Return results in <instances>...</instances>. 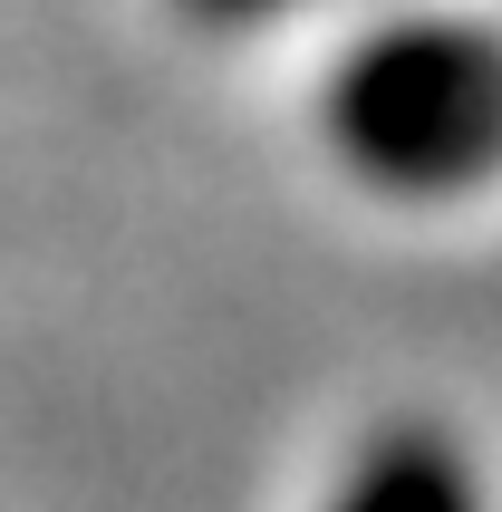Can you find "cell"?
<instances>
[{
  "mask_svg": "<svg viewBox=\"0 0 502 512\" xmlns=\"http://www.w3.org/2000/svg\"><path fill=\"white\" fill-rule=\"evenodd\" d=\"M203 29H251V20H280V10H309V0H184Z\"/></svg>",
  "mask_w": 502,
  "mask_h": 512,
  "instance_id": "obj_3",
  "label": "cell"
},
{
  "mask_svg": "<svg viewBox=\"0 0 502 512\" xmlns=\"http://www.w3.org/2000/svg\"><path fill=\"white\" fill-rule=\"evenodd\" d=\"M338 165L367 194L454 203L502 174V20L483 10H396L338 49L319 87Z\"/></svg>",
  "mask_w": 502,
  "mask_h": 512,
  "instance_id": "obj_1",
  "label": "cell"
},
{
  "mask_svg": "<svg viewBox=\"0 0 502 512\" xmlns=\"http://www.w3.org/2000/svg\"><path fill=\"white\" fill-rule=\"evenodd\" d=\"M319 512H493V503H483V474L464 455V435L425 426V416H396V426H377L348 455V474L329 484Z\"/></svg>",
  "mask_w": 502,
  "mask_h": 512,
  "instance_id": "obj_2",
  "label": "cell"
}]
</instances>
